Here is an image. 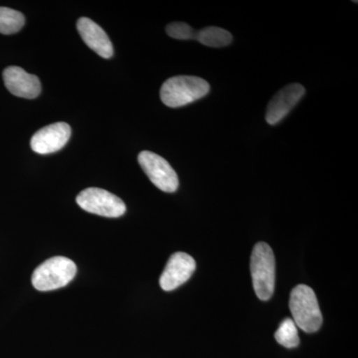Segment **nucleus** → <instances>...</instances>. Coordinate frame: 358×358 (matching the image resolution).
<instances>
[{"mask_svg": "<svg viewBox=\"0 0 358 358\" xmlns=\"http://www.w3.org/2000/svg\"><path fill=\"white\" fill-rule=\"evenodd\" d=\"M250 270L254 291L259 300H270L275 291V261L272 248L265 242H259L254 247Z\"/></svg>", "mask_w": 358, "mask_h": 358, "instance_id": "f03ea898", "label": "nucleus"}, {"mask_svg": "<svg viewBox=\"0 0 358 358\" xmlns=\"http://www.w3.org/2000/svg\"><path fill=\"white\" fill-rule=\"evenodd\" d=\"M166 33L171 38L179 40L195 39L196 32L192 26L183 22H173L166 26Z\"/></svg>", "mask_w": 358, "mask_h": 358, "instance_id": "2eb2a0df", "label": "nucleus"}, {"mask_svg": "<svg viewBox=\"0 0 358 358\" xmlns=\"http://www.w3.org/2000/svg\"><path fill=\"white\" fill-rule=\"evenodd\" d=\"M76 274L77 266L72 260L62 256L53 257L35 268L32 285L37 291H54L67 286Z\"/></svg>", "mask_w": 358, "mask_h": 358, "instance_id": "20e7f679", "label": "nucleus"}, {"mask_svg": "<svg viewBox=\"0 0 358 358\" xmlns=\"http://www.w3.org/2000/svg\"><path fill=\"white\" fill-rule=\"evenodd\" d=\"M138 159L143 171L159 189L167 193L178 190V174L164 157L145 150L138 155Z\"/></svg>", "mask_w": 358, "mask_h": 358, "instance_id": "423d86ee", "label": "nucleus"}, {"mask_svg": "<svg viewBox=\"0 0 358 358\" xmlns=\"http://www.w3.org/2000/svg\"><path fill=\"white\" fill-rule=\"evenodd\" d=\"M25 24V17L20 11L0 7V33L4 35L14 34L20 31Z\"/></svg>", "mask_w": 358, "mask_h": 358, "instance_id": "ddd939ff", "label": "nucleus"}, {"mask_svg": "<svg viewBox=\"0 0 358 358\" xmlns=\"http://www.w3.org/2000/svg\"><path fill=\"white\" fill-rule=\"evenodd\" d=\"M3 80L7 90L14 96L34 99L41 93L38 78L17 66L7 67L3 72Z\"/></svg>", "mask_w": 358, "mask_h": 358, "instance_id": "9d476101", "label": "nucleus"}, {"mask_svg": "<svg viewBox=\"0 0 358 358\" xmlns=\"http://www.w3.org/2000/svg\"><path fill=\"white\" fill-rule=\"evenodd\" d=\"M275 339L279 345L286 348H294L300 345L298 327L291 317L285 319L280 324L275 333Z\"/></svg>", "mask_w": 358, "mask_h": 358, "instance_id": "4468645a", "label": "nucleus"}, {"mask_svg": "<svg viewBox=\"0 0 358 358\" xmlns=\"http://www.w3.org/2000/svg\"><path fill=\"white\" fill-rule=\"evenodd\" d=\"M289 310L296 327L308 334L319 331L322 315L315 292L307 285H298L289 294Z\"/></svg>", "mask_w": 358, "mask_h": 358, "instance_id": "f257e3e1", "label": "nucleus"}, {"mask_svg": "<svg viewBox=\"0 0 358 358\" xmlns=\"http://www.w3.org/2000/svg\"><path fill=\"white\" fill-rule=\"evenodd\" d=\"M76 201L85 211L103 217H121L127 210L126 204L121 199L102 188H87L79 193Z\"/></svg>", "mask_w": 358, "mask_h": 358, "instance_id": "39448f33", "label": "nucleus"}, {"mask_svg": "<svg viewBox=\"0 0 358 358\" xmlns=\"http://www.w3.org/2000/svg\"><path fill=\"white\" fill-rule=\"evenodd\" d=\"M210 91L208 82L195 76L169 78L160 89V99L169 108H180L203 98Z\"/></svg>", "mask_w": 358, "mask_h": 358, "instance_id": "7ed1b4c3", "label": "nucleus"}, {"mask_svg": "<svg viewBox=\"0 0 358 358\" xmlns=\"http://www.w3.org/2000/svg\"><path fill=\"white\" fill-rule=\"evenodd\" d=\"M71 136V128L66 122H55L39 129L32 136L31 148L39 155H49L65 147Z\"/></svg>", "mask_w": 358, "mask_h": 358, "instance_id": "6e6552de", "label": "nucleus"}, {"mask_svg": "<svg viewBox=\"0 0 358 358\" xmlns=\"http://www.w3.org/2000/svg\"><path fill=\"white\" fill-rule=\"evenodd\" d=\"M195 39L199 40L200 43L205 46L214 47H225L232 42V34L223 28L215 27V26H209L203 29L196 32Z\"/></svg>", "mask_w": 358, "mask_h": 358, "instance_id": "f8f14e48", "label": "nucleus"}, {"mask_svg": "<svg viewBox=\"0 0 358 358\" xmlns=\"http://www.w3.org/2000/svg\"><path fill=\"white\" fill-rule=\"evenodd\" d=\"M306 90L301 84H289L280 90L270 101L266 112V121L271 126L277 124L296 107L305 95Z\"/></svg>", "mask_w": 358, "mask_h": 358, "instance_id": "1a4fd4ad", "label": "nucleus"}, {"mask_svg": "<svg viewBox=\"0 0 358 358\" xmlns=\"http://www.w3.org/2000/svg\"><path fill=\"white\" fill-rule=\"evenodd\" d=\"M77 29L87 46L98 55L105 59L112 57L114 54L112 42L103 28L90 18L82 17L78 20Z\"/></svg>", "mask_w": 358, "mask_h": 358, "instance_id": "9b49d317", "label": "nucleus"}, {"mask_svg": "<svg viewBox=\"0 0 358 358\" xmlns=\"http://www.w3.org/2000/svg\"><path fill=\"white\" fill-rule=\"evenodd\" d=\"M196 268L194 259L185 252H176L167 261L166 268L160 275V288L166 292L178 289L192 278Z\"/></svg>", "mask_w": 358, "mask_h": 358, "instance_id": "0eeeda50", "label": "nucleus"}]
</instances>
